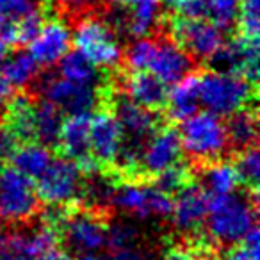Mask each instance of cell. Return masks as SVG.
Listing matches in <instances>:
<instances>
[{
    "instance_id": "1",
    "label": "cell",
    "mask_w": 260,
    "mask_h": 260,
    "mask_svg": "<svg viewBox=\"0 0 260 260\" xmlns=\"http://www.w3.org/2000/svg\"><path fill=\"white\" fill-rule=\"evenodd\" d=\"M256 196L258 192L210 196L205 224L209 239L221 246L241 242L256 226Z\"/></svg>"
},
{
    "instance_id": "2",
    "label": "cell",
    "mask_w": 260,
    "mask_h": 260,
    "mask_svg": "<svg viewBox=\"0 0 260 260\" xmlns=\"http://www.w3.org/2000/svg\"><path fill=\"white\" fill-rule=\"evenodd\" d=\"M200 104L205 111L219 116H230L246 107L255 96V84L232 72L210 70L198 77Z\"/></svg>"
},
{
    "instance_id": "3",
    "label": "cell",
    "mask_w": 260,
    "mask_h": 260,
    "mask_svg": "<svg viewBox=\"0 0 260 260\" xmlns=\"http://www.w3.org/2000/svg\"><path fill=\"white\" fill-rule=\"evenodd\" d=\"M178 136L182 152L198 162H212L221 159L230 148L223 119L209 111H196L192 116L180 121Z\"/></svg>"
},
{
    "instance_id": "4",
    "label": "cell",
    "mask_w": 260,
    "mask_h": 260,
    "mask_svg": "<svg viewBox=\"0 0 260 260\" xmlns=\"http://www.w3.org/2000/svg\"><path fill=\"white\" fill-rule=\"evenodd\" d=\"M72 43L98 70H114L123 59L114 29L98 16H86L77 23L72 32Z\"/></svg>"
},
{
    "instance_id": "5",
    "label": "cell",
    "mask_w": 260,
    "mask_h": 260,
    "mask_svg": "<svg viewBox=\"0 0 260 260\" xmlns=\"http://www.w3.org/2000/svg\"><path fill=\"white\" fill-rule=\"evenodd\" d=\"M40 209L36 187L15 168L0 170V221L18 224L29 221Z\"/></svg>"
},
{
    "instance_id": "6",
    "label": "cell",
    "mask_w": 260,
    "mask_h": 260,
    "mask_svg": "<svg viewBox=\"0 0 260 260\" xmlns=\"http://www.w3.org/2000/svg\"><path fill=\"white\" fill-rule=\"evenodd\" d=\"M84 173L75 160L68 157L52 159L50 166L36 178V192L40 202L50 207H64L75 202L82 192Z\"/></svg>"
},
{
    "instance_id": "7",
    "label": "cell",
    "mask_w": 260,
    "mask_h": 260,
    "mask_svg": "<svg viewBox=\"0 0 260 260\" xmlns=\"http://www.w3.org/2000/svg\"><path fill=\"white\" fill-rule=\"evenodd\" d=\"M171 196L155 185L126 182L116 185L111 205L136 219H166L171 212Z\"/></svg>"
},
{
    "instance_id": "8",
    "label": "cell",
    "mask_w": 260,
    "mask_h": 260,
    "mask_svg": "<svg viewBox=\"0 0 260 260\" xmlns=\"http://www.w3.org/2000/svg\"><path fill=\"white\" fill-rule=\"evenodd\" d=\"M59 241L54 224L36 228H13L0 234V260H43Z\"/></svg>"
},
{
    "instance_id": "9",
    "label": "cell",
    "mask_w": 260,
    "mask_h": 260,
    "mask_svg": "<svg viewBox=\"0 0 260 260\" xmlns=\"http://www.w3.org/2000/svg\"><path fill=\"white\" fill-rule=\"evenodd\" d=\"M59 237L77 253H100L107 248V224L98 212L77 210L61 217Z\"/></svg>"
},
{
    "instance_id": "10",
    "label": "cell",
    "mask_w": 260,
    "mask_h": 260,
    "mask_svg": "<svg viewBox=\"0 0 260 260\" xmlns=\"http://www.w3.org/2000/svg\"><path fill=\"white\" fill-rule=\"evenodd\" d=\"M173 38L191 57L210 61L224 43V30L210 20H184L173 22Z\"/></svg>"
},
{
    "instance_id": "11",
    "label": "cell",
    "mask_w": 260,
    "mask_h": 260,
    "mask_svg": "<svg viewBox=\"0 0 260 260\" xmlns=\"http://www.w3.org/2000/svg\"><path fill=\"white\" fill-rule=\"evenodd\" d=\"M43 98L54 104L61 112L77 114V112H91L98 104L96 86L75 84L62 77H48L41 84Z\"/></svg>"
},
{
    "instance_id": "12",
    "label": "cell",
    "mask_w": 260,
    "mask_h": 260,
    "mask_svg": "<svg viewBox=\"0 0 260 260\" xmlns=\"http://www.w3.org/2000/svg\"><path fill=\"white\" fill-rule=\"evenodd\" d=\"M72 47V30L59 16L43 20L29 41V54L40 66H54Z\"/></svg>"
},
{
    "instance_id": "13",
    "label": "cell",
    "mask_w": 260,
    "mask_h": 260,
    "mask_svg": "<svg viewBox=\"0 0 260 260\" xmlns=\"http://www.w3.org/2000/svg\"><path fill=\"white\" fill-rule=\"evenodd\" d=\"M210 61L216 66V70L237 73L255 84L260 70L258 40L239 36L232 41H224L223 47L216 52Z\"/></svg>"
},
{
    "instance_id": "14",
    "label": "cell",
    "mask_w": 260,
    "mask_h": 260,
    "mask_svg": "<svg viewBox=\"0 0 260 260\" xmlns=\"http://www.w3.org/2000/svg\"><path fill=\"white\" fill-rule=\"evenodd\" d=\"M123 141H125L123 128L112 112L100 111L94 116H91L89 150L98 164L114 166Z\"/></svg>"
},
{
    "instance_id": "15",
    "label": "cell",
    "mask_w": 260,
    "mask_h": 260,
    "mask_svg": "<svg viewBox=\"0 0 260 260\" xmlns=\"http://www.w3.org/2000/svg\"><path fill=\"white\" fill-rule=\"evenodd\" d=\"M162 2L164 0H132L125 6V11L112 13L107 23L114 30H125L132 38H146L160 23Z\"/></svg>"
},
{
    "instance_id": "16",
    "label": "cell",
    "mask_w": 260,
    "mask_h": 260,
    "mask_svg": "<svg viewBox=\"0 0 260 260\" xmlns=\"http://www.w3.org/2000/svg\"><path fill=\"white\" fill-rule=\"evenodd\" d=\"M180 157L182 145L178 130L164 126V128H157L148 138V141L143 145L139 168L155 177L157 173L180 162Z\"/></svg>"
},
{
    "instance_id": "17",
    "label": "cell",
    "mask_w": 260,
    "mask_h": 260,
    "mask_svg": "<svg viewBox=\"0 0 260 260\" xmlns=\"http://www.w3.org/2000/svg\"><path fill=\"white\" fill-rule=\"evenodd\" d=\"M209 210V194L202 185L187 184L171 202V223L182 234H191L205 223Z\"/></svg>"
},
{
    "instance_id": "18",
    "label": "cell",
    "mask_w": 260,
    "mask_h": 260,
    "mask_svg": "<svg viewBox=\"0 0 260 260\" xmlns=\"http://www.w3.org/2000/svg\"><path fill=\"white\" fill-rule=\"evenodd\" d=\"M192 68V57L175 40L155 41L153 54L146 72L153 73L166 86H171Z\"/></svg>"
},
{
    "instance_id": "19",
    "label": "cell",
    "mask_w": 260,
    "mask_h": 260,
    "mask_svg": "<svg viewBox=\"0 0 260 260\" xmlns=\"http://www.w3.org/2000/svg\"><path fill=\"white\" fill-rule=\"evenodd\" d=\"M114 116L121 125L125 139L130 141L145 143L159 128V118L155 116V111L136 104L128 96L116 98Z\"/></svg>"
},
{
    "instance_id": "20",
    "label": "cell",
    "mask_w": 260,
    "mask_h": 260,
    "mask_svg": "<svg viewBox=\"0 0 260 260\" xmlns=\"http://www.w3.org/2000/svg\"><path fill=\"white\" fill-rule=\"evenodd\" d=\"M89 128H91V114L89 112H77L68 114V118L62 119L61 136L57 145L62 148L68 159L75 160L77 164H82L91 155L89 150Z\"/></svg>"
},
{
    "instance_id": "21",
    "label": "cell",
    "mask_w": 260,
    "mask_h": 260,
    "mask_svg": "<svg viewBox=\"0 0 260 260\" xmlns=\"http://www.w3.org/2000/svg\"><path fill=\"white\" fill-rule=\"evenodd\" d=\"M123 89L125 96L150 111H159L166 105L168 86L150 72H132L123 80Z\"/></svg>"
},
{
    "instance_id": "22",
    "label": "cell",
    "mask_w": 260,
    "mask_h": 260,
    "mask_svg": "<svg viewBox=\"0 0 260 260\" xmlns=\"http://www.w3.org/2000/svg\"><path fill=\"white\" fill-rule=\"evenodd\" d=\"M38 13V0H0V38L8 45H18L20 27Z\"/></svg>"
},
{
    "instance_id": "23",
    "label": "cell",
    "mask_w": 260,
    "mask_h": 260,
    "mask_svg": "<svg viewBox=\"0 0 260 260\" xmlns=\"http://www.w3.org/2000/svg\"><path fill=\"white\" fill-rule=\"evenodd\" d=\"M200 89H198V77L187 73L171 84V89H168L166 107L170 118L175 121H184L185 118L192 116L200 107Z\"/></svg>"
},
{
    "instance_id": "24",
    "label": "cell",
    "mask_w": 260,
    "mask_h": 260,
    "mask_svg": "<svg viewBox=\"0 0 260 260\" xmlns=\"http://www.w3.org/2000/svg\"><path fill=\"white\" fill-rule=\"evenodd\" d=\"M11 164L16 171L25 175L30 180H36L45 173L52 162V150L38 141H23L18 143L9 153Z\"/></svg>"
},
{
    "instance_id": "25",
    "label": "cell",
    "mask_w": 260,
    "mask_h": 260,
    "mask_svg": "<svg viewBox=\"0 0 260 260\" xmlns=\"http://www.w3.org/2000/svg\"><path fill=\"white\" fill-rule=\"evenodd\" d=\"M62 112L50 104L48 100H41L34 104L32 111V136L34 141L41 143V145L48 146H57L59 136H61V126H62Z\"/></svg>"
},
{
    "instance_id": "26",
    "label": "cell",
    "mask_w": 260,
    "mask_h": 260,
    "mask_svg": "<svg viewBox=\"0 0 260 260\" xmlns=\"http://www.w3.org/2000/svg\"><path fill=\"white\" fill-rule=\"evenodd\" d=\"M226 136L230 146L237 150H244L255 146L256 136H258V119H256L255 109L242 107L228 116Z\"/></svg>"
},
{
    "instance_id": "27",
    "label": "cell",
    "mask_w": 260,
    "mask_h": 260,
    "mask_svg": "<svg viewBox=\"0 0 260 260\" xmlns=\"http://www.w3.org/2000/svg\"><path fill=\"white\" fill-rule=\"evenodd\" d=\"M0 75L16 89H25L40 75V64L29 52H15L0 62Z\"/></svg>"
},
{
    "instance_id": "28",
    "label": "cell",
    "mask_w": 260,
    "mask_h": 260,
    "mask_svg": "<svg viewBox=\"0 0 260 260\" xmlns=\"http://www.w3.org/2000/svg\"><path fill=\"white\" fill-rule=\"evenodd\" d=\"M239 177L234 164L226 160H212L202 173V187L209 196H223L237 191Z\"/></svg>"
},
{
    "instance_id": "29",
    "label": "cell",
    "mask_w": 260,
    "mask_h": 260,
    "mask_svg": "<svg viewBox=\"0 0 260 260\" xmlns=\"http://www.w3.org/2000/svg\"><path fill=\"white\" fill-rule=\"evenodd\" d=\"M57 64H59V77H62V79L75 84L98 87V80H100L98 68L89 59L84 57L79 50H73V52L68 50Z\"/></svg>"
},
{
    "instance_id": "30",
    "label": "cell",
    "mask_w": 260,
    "mask_h": 260,
    "mask_svg": "<svg viewBox=\"0 0 260 260\" xmlns=\"http://www.w3.org/2000/svg\"><path fill=\"white\" fill-rule=\"evenodd\" d=\"M32 111L34 104L29 96L20 94V96L13 98L8 109V123L6 128L15 136L18 143L23 141H34L32 136Z\"/></svg>"
},
{
    "instance_id": "31",
    "label": "cell",
    "mask_w": 260,
    "mask_h": 260,
    "mask_svg": "<svg viewBox=\"0 0 260 260\" xmlns=\"http://www.w3.org/2000/svg\"><path fill=\"white\" fill-rule=\"evenodd\" d=\"M237 171L239 182L246 187L251 189V192H258V178H260V153L255 146L241 150L237 160L234 164Z\"/></svg>"
},
{
    "instance_id": "32",
    "label": "cell",
    "mask_w": 260,
    "mask_h": 260,
    "mask_svg": "<svg viewBox=\"0 0 260 260\" xmlns=\"http://www.w3.org/2000/svg\"><path fill=\"white\" fill-rule=\"evenodd\" d=\"M114 189H116V182L107 177H104V175H100L96 171V173H91L87 184L82 185L80 196H86L89 205L98 207V209H104V207L111 205Z\"/></svg>"
},
{
    "instance_id": "33",
    "label": "cell",
    "mask_w": 260,
    "mask_h": 260,
    "mask_svg": "<svg viewBox=\"0 0 260 260\" xmlns=\"http://www.w3.org/2000/svg\"><path fill=\"white\" fill-rule=\"evenodd\" d=\"M187 184H191V171L182 162H177L170 166L168 170L155 175V187L160 189L166 194H177L180 189H184Z\"/></svg>"
},
{
    "instance_id": "34",
    "label": "cell",
    "mask_w": 260,
    "mask_h": 260,
    "mask_svg": "<svg viewBox=\"0 0 260 260\" xmlns=\"http://www.w3.org/2000/svg\"><path fill=\"white\" fill-rule=\"evenodd\" d=\"M153 47H155V40L146 38H136L132 43L128 45L126 52L123 54L126 66L132 72H146L150 64V59L153 54Z\"/></svg>"
},
{
    "instance_id": "35",
    "label": "cell",
    "mask_w": 260,
    "mask_h": 260,
    "mask_svg": "<svg viewBox=\"0 0 260 260\" xmlns=\"http://www.w3.org/2000/svg\"><path fill=\"white\" fill-rule=\"evenodd\" d=\"M241 36L258 40L260 34V0H241L237 20Z\"/></svg>"
},
{
    "instance_id": "36",
    "label": "cell",
    "mask_w": 260,
    "mask_h": 260,
    "mask_svg": "<svg viewBox=\"0 0 260 260\" xmlns=\"http://www.w3.org/2000/svg\"><path fill=\"white\" fill-rule=\"evenodd\" d=\"M241 0H209V20L226 30L237 20Z\"/></svg>"
},
{
    "instance_id": "37",
    "label": "cell",
    "mask_w": 260,
    "mask_h": 260,
    "mask_svg": "<svg viewBox=\"0 0 260 260\" xmlns=\"http://www.w3.org/2000/svg\"><path fill=\"white\" fill-rule=\"evenodd\" d=\"M138 235V228L130 221H116L111 226H107V248L121 249L136 246Z\"/></svg>"
},
{
    "instance_id": "38",
    "label": "cell",
    "mask_w": 260,
    "mask_h": 260,
    "mask_svg": "<svg viewBox=\"0 0 260 260\" xmlns=\"http://www.w3.org/2000/svg\"><path fill=\"white\" fill-rule=\"evenodd\" d=\"M226 260H260V237L258 228H253L241 242L234 244L228 251Z\"/></svg>"
},
{
    "instance_id": "39",
    "label": "cell",
    "mask_w": 260,
    "mask_h": 260,
    "mask_svg": "<svg viewBox=\"0 0 260 260\" xmlns=\"http://www.w3.org/2000/svg\"><path fill=\"white\" fill-rule=\"evenodd\" d=\"M178 18L184 20H209V0H170Z\"/></svg>"
},
{
    "instance_id": "40",
    "label": "cell",
    "mask_w": 260,
    "mask_h": 260,
    "mask_svg": "<svg viewBox=\"0 0 260 260\" xmlns=\"http://www.w3.org/2000/svg\"><path fill=\"white\" fill-rule=\"evenodd\" d=\"M105 260H152L141 248L138 246H128V248L112 249V255Z\"/></svg>"
},
{
    "instance_id": "41",
    "label": "cell",
    "mask_w": 260,
    "mask_h": 260,
    "mask_svg": "<svg viewBox=\"0 0 260 260\" xmlns=\"http://www.w3.org/2000/svg\"><path fill=\"white\" fill-rule=\"evenodd\" d=\"M164 260H209L202 251H194L189 248H171L164 255Z\"/></svg>"
},
{
    "instance_id": "42",
    "label": "cell",
    "mask_w": 260,
    "mask_h": 260,
    "mask_svg": "<svg viewBox=\"0 0 260 260\" xmlns=\"http://www.w3.org/2000/svg\"><path fill=\"white\" fill-rule=\"evenodd\" d=\"M11 91L13 87L8 84V80L4 79V77L0 75V105L4 104L6 100H9V96H11Z\"/></svg>"
},
{
    "instance_id": "43",
    "label": "cell",
    "mask_w": 260,
    "mask_h": 260,
    "mask_svg": "<svg viewBox=\"0 0 260 260\" xmlns=\"http://www.w3.org/2000/svg\"><path fill=\"white\" fill-rule=\"evenodd\" d=\"M43 260H75L68 251H59V249H52Z\"/></svg>"
},
{
    "instance_id": "44",
    "label": "cell",
    "mask_w": 260,
    "mask_h": 260,
    "mask_svg": "<svg viewBox=\"0 0 260 260\" xmlns=\"http://www.w3.org/2000/svg\"><path fill=\"white\" fill-rule=\"evenodd\" d=\"M8 50H9V45L6 43L2 38H0V62L4 61L6 57H8Z\"/></svg>"
},
{
    "instance_id": "45",
    "label": "cell",
    "mask_w": 260,
    "mask_h": 260,
    "mask_svg": "<svg viewBox=\"0 0 260 260\" xmlns=\"http://www.w3.org/2000/svg\"><path fill=\"white\" fill-rule=\"evenodd\" d=\"M82 260H105V258L98 255V253H86V255L82 256Z\"/></svg>"
},
{
    "instance_id": "46",
    "label": "cell",
    "mask_w": 260,
    "mask_h": 260,
    "mask_svg": "<svg viewBox=\"0 0 260 260\" xmlns=\"http://www.w3.org/2000/svg\"><path fill=\"white\" fill-rule=\"evenodd\" d=\"M105 2H111V4H114V6H126V4H130L132 0H105Z\"/></svg>"
},
{
    "instance_id": "47",
    "label": "cell",
    "mask_w": 260,
    "mask_h": 260,
    "mask_svg": "<svg viewBox=\"0 0 260 260\" xmlns=\"http://www.w3.org/2000/svg\"><path fill=\"white\" fill-rule=\"evenodd\" d=\"M4 157H6V153L2 152V148H0V164H2V160H4Z\"/></svg>"
},
{
    "instance_id": "48",
    "label": "cell",
    "mask_w": 260,
    "mask_h": 260,
    "mask_svg": "<svg viewBox=\"0 0 260 260\" xmlns=\"http://www.w3.org/2000/svg\"><path fill=\"white\" fill-rule=\"evenodd\" d=\"M0 116H2V112H0Z\"/></svg>"
},
{
    "instance_id": "49",
    "label": "cell",
    "mask_w": 260,
    "mask_h": 260,
    "mask_svg": "<svg viewBox=\"0 0 260 260\" xmlns=\"http://www.w3.org/2000/svg\"><path fill=\"white\" fill-rule=\"evenodd\" d=\"M59 2H61V0H59Z\"/></svg>"
}]
</instances>
